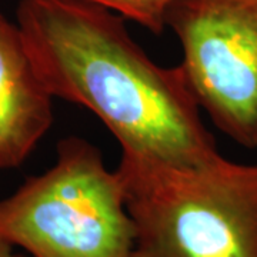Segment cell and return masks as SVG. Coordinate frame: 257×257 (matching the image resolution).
<instances>
[{"label":"cell","instance_id":"obj_1","mask_svg":"<svg viewBox=\"0 0 257 257\" xmlns=\"http://www.w3.org/2000/svg\"><path fill=\"white\" fill-rule=\"evenodd\" d=\"M16 25L47 92L94 113L121 152L183 166L219 155L180 66L155 63L117 13L86 0H20Z\"/></svg>","mask_w":257,"mask_h":257},{"label":"cell","instance_id":"obj_2","mask_svg":"<svg viewBox=\"0 0 257 257\" xmlns=\"http://www.w3.org/2000/svg\"><path fill=\"white\" fill-rule=\"evenodd\" d=\"M135 257H257V165L183 166L121 152Z\"/></svg>","mask_w":257,"mask_h":257},{"label":"cell","instance_id":"obj_3","mask_svg":"<svg viewBox=\"0 0 257 257\" xmlns=\"http://www.w3.org/2000/svg\"><path fill=\"white\" fill-rule=\"evenodd\" d=\"M0 237L32 257H135L136 231L117 172L77 136L55 165L0 199Z\"/></svg>","mask_w":257,"mask_h":257},{"label":"cell","instance_id":"obj_4","mask_svg":"<svg viewBox=\"0 0 257 257\" xmlns=\"http://www.w3.org/2000/svg\"><path fill=\"white\" fill-rule=\"evenodd\" d=\"M166 26L180 42L189 89L240 146L257 147V0H177Z\"/></svg>","mask_w":257,"mask_h":257},{"label":"cell","instance_id":"obj_5","mask_svg":"<svg viewBox=\"0 0 257 257\" xmlns=\"http://www.w3.org/2000/svg\"><path fill=\"white\" fill-rule=\"evenodd\" d=\"M52 99L18 25L0 13V170L19 167L49 132Z\"/></svg>","mask_w":257,"mask_h":257},{"label":"cell","instance_id":"obj_6","mask_svg":"<svg viewBox=\"0 0 257 257\" xmlns=\"http://www.w3.org/2000/svg\"><path fill=\"white\" fill-rule=\"evenodd\" d=\"M142 25L155 35L166 29L167 12L177 0H86Z\"/></svg>","mask_w":257,"mask_h":257},{"label":"cell","instance_id":"obj_7","mask_svg":"<svg viewBox=\"0 0 257 257\" xmlns=\"http://www.w3.org/2000/svg\"><path fill=\"white\" fill-rule=\"evenodd\" d=\"M0 257H28L15 251V246L0 237Z\"/></svg>","mask_w":257,"mask_h":257}]
</instances>
